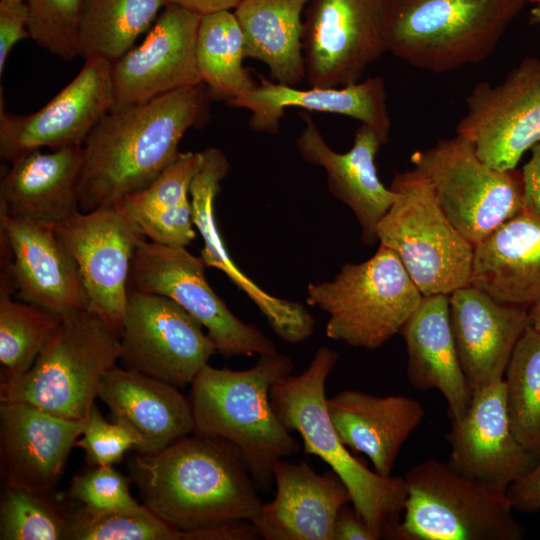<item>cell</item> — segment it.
<instances>
[{
    "mask_svg": "<svg viewBox=\"0 0 540 540\" xmlns=\"http://www.w3.org/2000/svg\"><path fill=\"white\" fill-rule=\"evenodd\" d=\"M211 99L199 84L108 112L83 144L81 212L114 205L151 184L180 153L184 134L207 122Z\"/></svg>",
    "mask_w": 540,
    "mask_h": 540,
    "instance_id": "6da1fadb",
    "label": "cell"
},
{
    "mask_svg": "<svg viewBox=\"0 0 540 540\" xmlns=\"http://www.w3.org/2000/svg\"><path fill=\"white\" fill-rule=\"evenodd\" d=\"M128 469L142 503L181 532L239 519L256 524L261 516L243 454L222 437L193 432L159 452L138 453Z\"/></svg>",
    "mask_w": 540,
    "mask_h": 540,
    "instance_id": "7a4b0ae2",
    "label": "cell"
},
{
    "mask_svg": "<svg viewBox=\"0 0 540 540\" xmlns=\"http://www.w3.org/2000/svg\"><path fill=\"white\" fill-rule=\"evenodd\" d=\"M338 360L336 351L320 347L303 373L273 384V410L287 430L300 434L304 451L321 458L344 482L351 504L374 540L399 539L400 515L407 499L405 479L370 470L340 441L330 420L325 386Z\"/></svg>",
    "mask_w": 540,
    "mask_h": 540,
    "instance_id": "3957f363",
    "label": "cell"
},
{
    "mask_svg": "<svg viewBox=\"0 0 540 540\" xmlns=\"http://www.w3.org/2000/svg\"><path fill=\"white\" fill-rule=\"evenodd\" d=\"M293 370L290 357L274 352L260 355L246 370L207 364L191 384L188 399L194 432L222 437L238 446L258 487L271 484L277 462L300 450L270 400L273 384Z\"/></svg>",
    "mask_w": 540,
    "mask_h": 540,
    "instance_id": "277c9868",
    "label": "cell"
},
{
    "mask_svg": "<svg viewBox=\"0 0 540 540\" xmlns=\"http://www.w3.org/2000/svg\"><path fill=\"white\" fill-rule=\"evenodd\" d=\"M523 0H391L388 51L435 73L486 59Z\"/></svg>",
    "mask_w": 540,
    "mask_h": 540,
    "instance_id": "5b68a950",
    "label": "cell"
},
{
    "mask_svg": "<svg viewBox=\"0 0 540 540\" xmlns=\"http://www.w3.org/2000/svg\"><path fill=\"white\" fill-rule=\"evenodd\" d=\"M120 354V334L92 311H79L62 318L22 378L0 387V402H23L61 418L86 420Z\"/></svg>",
    "mask_w": 540,
    "mask_h": 540,
    "instance_id": "8992f818",
    "label": "cell"
},
{
    "mask_svg": "<svg viewBox=\"0 0 540 540\" xmlns=\"http://www.w3.org/2000/svg\"><path fill=\"white\" fill-rule=\"evenodd\" d=\"M422 297L397 254L379 245L368 260L344 264L332 281L310 283L306 300L328 313V338L375 350L399 334Z\"/></svg>",
    "mask_w": 540,
    "mask_h": 540,
    "instance_id": "52a82bcc",
    "label": "cell"
},
{
    "mask_svg": "<svg viewBox=\"0 0 540 540\" xmlns=\"http://www.w3.org/2000/svg\"><path fill=\"white\" fill-rule=\"evenodd\" d=\"M407 499L399 526L404 540H520L504 489L465 476L447 462L428 459L404 477Z\"/></svg>",
    "mask_w": 540,
    "mask_h": 540,
    "instance_id": "ba28073f",
    "label": "cell"
},
{
    "mask_svg": "<svg viewBox=\"0 0 540 540\" xmlns=\"http://www.w3.org/2000/svg\"><path fill=\"white\" fill-rule=\"evenodd\" d=\"M395 199L378 225L380 245L393 250L423 296L450 295L469 285L474 247L439 206L415 168L394 175Z\"/></svg>",
    "mask_w": 540,
    "mask_h": 540,
    "instance_id": "9c48e42d",
    "label": "cell"
},
{
    "mask_svg": "<svg viewBox=\"0 0 540 540\" xmlns=\"http://www.w3.org/2000/svg\"><path fill=\"white\" fill-rule=\"evenodd\" d=\"M410 160L429 180L446 217L473 247L525 209L521 171L487 165L472 142L460 135L415 151Z\"/></svg>",
    "mask_w": 540,
    "mask_h": 540,
    "instance_id": "30bf717a",
    "label": "cell"
},
{
    "mask_svg": "<svg viewBox=\"0 0 540 540\" xmlns=\"http://www.w3.org/2000/svg\"><path fill=\"white\" fill-rule=\"evenodd\" d=\"M202 258L147 239L132 259L128 289L168 297L204 328L225 359L277 352L274 343L255 325L236 317L209 285Z\"/></svg>",
    "mask_w": 540,
    "mask_h": 540,
    "instance_id": "8fae6325",
    "label": "cell"
},
{
    "mask_svg": "<svg viewBox=\"0 0 540 540\" xmlns=\"http://www.w3.org/2000/svg\"><path fill=\"white\" fill-rule=\"evenodd\" d=\"M391 0H310L304 10L302 48L310 87L359 82L388 51Z\"/></svg>",
    "mask_w": 540,
    "mask_h": 540,
    "instance_id": "7c38bea8",
    "label": "cell"
},
{
    "mask_svg": "<svg viewBox=\"0 0 540 540\" xmlns=\"http://www.w3.org/2000/svg\"><path fill=\"white\" fill-rule=\"evenodd\" d=\"M122 368L177 388L191 385L216 348L203 326L174 300L128 291L120 331Z\"/></svg>",
    "mask_w": 540,
    "mask_h": 540,
    "instance_id": "4fadbf2b",
    "label": "cell"
},
{
    "mask_svg": "<svg viewBox=\"0 0 540 540\" xmlns=\"http://www.w3.org/2000/svg\"><path fill=\"white\" fill-rule=\"evenodd\" d=\"M456 134L498 170H513L540 143V59H524L495 86L478 83L466 99Z\"/></svg>",
    "mask_w": 540,
    "mask_h": 540,
    "instance_id": "5bb4252c",
    "label": "cell"
},
{
    "mask_svg": "<svg viewBox=\"0 0 540 540\" xmlns=\"http://www.w3.org/2000/svg\"><path fill=\"white\" fill-rule=\"evenodd\" d=\"M54 230L78 265L89 310L120 334L132 259L146 238L117 205L79 212Z\"/></svg>",
    "mask_w": 540,
    "mask_h": 540,
    "instance_id": "9a60e30c",
    "label": "cell"
},
{
    "mask_svg": "<svg viewBox=\"0 0 540 540\" xmlns=\"http://www.w3.org/2000/svg\"><path fill=\"white\" fill-rule=\"evenodd\" d=\"M112 62L90 57L80 72L46 105L16 115L0 107V156L12 162L32 150L83 146L114 103Z\"/></svg>",
    "mask_w": 540,
    "mask_h": 540,
    "instance_id": "2e32d148",
    "label": "cell"
},
{
    "mask_svg": "<svg viewBox=\"0 0 540 540\" xmlns=\"http://www.w3.org/2000/svg\"><path fill=\"white\" fill-rule=\"evenodd\" d=\"M201 16L167 4L140 45L112 64L111 111L202 83L196 59Z\"/></svg>",
    "mask_w": 540,
    "mask_h": 540,
    "instance_id": "e0dca14e",
    "label": "cell"
},
{
    "mask_svg": "<svg viewBox=\"0 0 540 540\" xmlns=\"http://www.w3.org/2000/svg\"><path fill=\"white\" fill-rule=\"evenodd\" d=\"M2 254L16 299L61 318L89 310L78 265L53 227L0 213Z\"/></svg>",
    "mask_w": 540,
    "mask_h": 540,
    "instance_id": "ac0fdd59",
    "label": "cell"
},
{
    "mask_svg": "<svg viewBox=\"0 0 540 540\" xmlns=\"http://www.w3.org/2000/svg\"><path fill=\"white\" fill-rule=\"evenodd\" d=\"M446 440L454 470L506 491L538 461L510 428L504 378L472 394L463 417L451 420Z\"/></svg>",
    "mask_w": 540,
    "mask_h": 540,
    "instance_id": "d6986e66",
    "label": "cell"
},
{
    "mask_svg": "<svg viewBox=\"0 0 540 540\" xmlns=\"http://www.w3.org/2000/svg\"><path fill=\"white\" fill-rule=\"evenodd\" d=\"M85 420L61 418L23 402H0L5 487L54 493Z\"/></svg>",
    "mask_w": 540,
    "mask_h": 540,
    "instance_id": "ffe728a7",
    "label": "cell"
},
{
    "mask_svg": "<svg viewBox=\"0 0 540 540\" xmlns=\"http://www.w3.org/2000/svg\"><path fill=\"white\" fill-rule=\"evenodd\" d=\"M229 167L222 150L207 148L201 152V162L190 185L193 223L203 240L200 257L206 267L223 272L255 303L279 338L292 344L300 343L314 332L313 316L302 304L262 289L242 272L226 248L216 221L215 200Z\"/></svg>",
    "mask_w": 540,
    "mask_h": 540,
    "instance_id": "44dd1931",
    "label": "cell"
},
{
    "mask_svg": "<svg viewBox=\"0 0 540 540\" xmlns=\"http://www.w3.org/2000/svg\"><path fill=\"white\" fill-rule=\"evenodd\" d=\"M301 116L305 127L296 140L298 152L305 161L326 171L329 192L353 211L363 243L374 245L379 241L378 225L395 199L394 191L380 181L375 162L386 141L361 123L351 149L338 153L325 142L313 119L305 112Z\"/></svg>",
    "mask_w": 540,
    "mask_h": 540,
    "instance_id": "7402d4cb",
    "label": "cell"
},
{
    "mask_svg": "<svg viewBox=\"0 0 540 540\" xmlns=\"http://www.w3.org/2000/svg\"><path fill=\"white\" fill-rule=\"evenodd\" d=\"M450 323L461 368L472 394L504 378L528 310L502 304L467 285L449 295Z\"/></svg>",
    "mask_w": 540,
    "mask_h": 540,
    "instance_id": "603a6c76",
    "label": "cell"
},
{
    "mask_svg": "<svg viewBox=\"0 0 540 540\" xmlns=\"http://www.w3.org/2000/svg\"><path fill=\"white\" fill-rule=\"evenodd\" d=\"M83 146L24 153L0 181V213L55 227L79 212Z\"/></svg>",
    "mask_w": 540,
    "mask_h": 540,
    "instance_id": "cb8c5ba5",
    "label": "cell"
},
{
    "mask_svg": "<svg viewBox=\"0 0 540 540\" xmlns=\"http://www.w3.org/2000/svg\"><path fill=\"white\" fill-rule=\"evenodd\" d=\"M276 494L263 504L255 524L265 540H333L339 510L351 503L344 482L332 470L318 474L306 462L280 460L274 467Z\"/></svg>",
    "mask_w": 540,
    "mask_h": 540,
    "instance_id": "d4e9b609",
    "label": "cell"
},
{
    "mask_svg": "<svg viewBox=\"0 0 540 540\" xmlns=\"http://www.w3.org/2000/svg\"><path fill=\"white\" fill-rule=\"evenodd\" d=\"M227 104L248 110L249 127L258 133L277 134L288 108L351 117L375 129L386 142L391 129L385 82L380 76L343 87L309 89L274 83L260 76L259 84Z\"/></svg>",
    "mask_w": 540,
    "mask_h": 540,
    "instance_id": "484cf974",
    "label": "cell"
},
{
    "mask_svg": "<svg viewBox=\"0 0 540 540\" xmlns=\"http://www.w3.org/2000/svg\"><path fill=\"white\" fill-rule=\"evenodd\" d=\"M179 388L148 375L114 366L103 377L98 397L112 421L131 428L135 451L152 454L194 432L191 404Z\"/></svg>",
    "mask_w": 540,
    "mask_h": 540,
    "instance_id": "4316f807",
    "label": "cell"
},
{
    "mask_svg": "<svg viewBox=\"0 0 540 540\" xmlns=\"http://www.w3.org/2000/svg\"><path fill=\"white\" fill-rule=\"evenodd\" d=\"M469 285L499 303H540V214L524 209L474 246Z\"/></svg>",
    "mask_w": 540,
    "mask_h": 540,
    "instance_id": "83f0119b",
    "label": "cell"
},
{
    "mask_svg": "<svg viewBox=\"0 0 540 540\" xmlns=\"http://www.w3.org/2000/svg\"><path fill=\"white\" fill-rule=\"evenodd\" d=\"M327 410L340 441L364 453L374 471L391 476L403 444L425 415L420 402L402 395L379 397L343 390L327 398Z\"/></svg>",
    "mask_w": 540,
    "mask_h": 540,
    "instance_id": "f1b7e54d",
    "label": "cell"
},
{
    "mask_svg": "<svg viewBox=\"0 0 540 540\" xmlns=\"http://www.w3.org/2000/svg\"><path fill=\"white\" fill-rule=\"evenodd\" d=\"M407 351V379L418 390H439L451 420L463 417L472 392L461 368L450 323L449 295L423 296L402 326Z\"/></svg>",
    "mask_w": 540,
    "mask_h": 540,
    "instance_id": "f546056e",
    "label": "cell"
},
{
    "mask_svg": "<svg viewBox=\"0 0 540 540\" xmlns=\"http://www.w3.org/2000/svg\"><path fill=\"white\" fill-rule=\"evenodd\" d=\"M201 162L200 152H180L147 187L116 204L152 242L187 247L195 239L190 185Z\"/></svg>",
    "mask_w": 540,
    "mask_h": 540,
    "instance_id": "4dcf8cb0",
    "label": "cell"
},
{
    "mask_svg": "<svg viewBox=\"0 0 540 540\" xmlns=\"http://www.w3.org/2000/svg\"><path fill=\"white\" fill-rule=\"evenodd\" d=\"M310 0H243L234 13L246 58L263 62L276 83L297 87L305 79L302 14Z\"/></svg>",
    "mask_w": 540,
    "mask_h": 540,
    "instance_id": "1f68e13d",
    "label": "cell"
},
{
    "mask_svg": "<svg viewBox=\"0 0 540 540\" xmlns=\"http://www.w3.org/2000/svg\"><path fill=\"white\" fill-rule=\"evenodd\" d=\"M167 0H82L78 15L81 56L112 63L152 27Z\"/></svg>",
    "mask_w": 540,
    "mask_h": 540,
    "instance_id": "d6a6232c",
    "label": "cell"
},
{
    "mask_svg": "<svg viewBox=\"0 0 540 540\" xmlns=\"http://www.w3.org/2000/svg\"><path fill=\"white\" fill-rule=\"evenodd\" d=\"M12 296L11 275L4 265L0 277V387L13 384L31 369L62 320Z\"/></svg>",
    "mask_w": 540,
    "mask_h": 540,
    "instance_id": "836d02e7",
    "label": "cell"
},
{
    "mask_svg": "<svg viewBox=\"0 0 540 540\" xmlns=\"http://www.w3.org/2000/svg\"><path fill=\"white\" fill-rule=\"evenodd\" d=\"M244 58V34L234 12L201 16L196 59L202 83L212 99L227 103L257 85L243 66Z\"/></svg>",
    "mask_w": 540,
    "mask_h": 540,
    "instance_id": "e575fe53",
    "label": "cell"
},
{
    "mask_svg": "<svg viewBox=\"0 0 540 540\" xmlns=\"http://www.w3.org/2000/svg\"><path fill=\"white\" fill-rule=\"evenodd\" d=\"M506 409L516 439L540 458V331L529 325L508 362Z\"/></svg>",
    "mask_w": 540,
    "mask_h": 540,
    "instance_id": "d590c367",
    "label": "cell"
},
{
    "mask_svg": "<svg viewBox=\"0 0 540 540\" xmlns=\"http://www.w3.org/2000/svg\"><path fill=\"white\" fill-rule=\"evenodd\" d=\"M182 532L146 505L95 511L70 509L65 540H181Z\"/></svg>",
    "mask_w": 540,
    "mask_h": 540,
    "instance_id": "8d00e7d4",
    "label": "cell"
},
{
    "mask_svg": "<svg viewBox=\"0 0 540 540\" xmlns=\"http://www.w3.org/2000/svg\"><path fill=\"white\" fill-rule=\"evenodd\" d=\"M69 508L54 493L5 487L0 502L1 540H65Z\"/></svg>",
    "mask_w": 540,
    "mask_h": 540,
    "instance_id": "74e56055",
    "label": "cell"
},
{
    "mask_svg": "<svg viewBox=\"0 0 540 540\" xmlns=\"http://www.w3.org/2000/svg\"><path fill=\"white\" fill-rule=\"evenodd\" d=\"M82 0H28L27 31L37 45L64 60L81 55L78 15Z\"/></svg>",
    "mask_w": 540,
    "mask_h": 540,
    "instance_id": "f35d334b",
    "label": "cell"
},
{
    "mask_svg": "<svg viewBox=\"0 0 540 540\" xmlns=\"http://www.w3.org/2000/svg\"><path fill=\"white\" fill-rule=\"evenodd\" d=\"M130 482L113 466H89L73 476L69 497L95 511L130 508L140 504L130 493Z\"/></svg>",
    "mask_w": 540,
    "mask_h": 540,
    "instance_id": "ab89813d",
    "label": "cell"
},
{
    "mask_svg": "<svg viewBox=\"0 0 540 540\" xmlns=\"http://www.w3.org/2000/svg\"><path fill=\"white\" fill-rule=\"evenodd\" d=\"M82 435L75 447L83 450L89 466H113L127 450H135L139 444L131 428L118 421H107L95 404L85 420Z\"/></svg>",
    "mask_w": 540,
    "mask_h": 540,
    "instance_id": "60d3db41",
    "label": "cell"
},
{
    "mask_svg": "<svg viewBox=\"0 0 540 540\" xmlns=\"http://www.w3.org/2000/svg\"><path fill=\"white\" fill-rule=\"evenodd\" d=\"M28 19L27 2H0V75H2L7 57L14 45L19 40L29 37Z\"/></svg>",
    "mask_w": 540,
    "mask_h": 540,
    "instance_id": "b9f144b4",
    "label": "cell"
},
{
    "mask_svg": "<svg viewBox=\"0 0 540 540\" xmlns=\"http://www.w3.org/2000/svg\"><path fill=\"white\" fill-rule=\"evenodd\" d=\"M261 538L255 523L239 519L203 529L184 531L181 540H256Z\"/></svg>",
    "mask_w": 540,
    "mask_h": 540,
    "instance_id": "7bdbcfd3",
    "label": "cell"
},
{
    "mask_svg": "<svg viewBox=\"0 0 540 540\" xmlns=\"http://www.w3.org/2000/svg\"><path fill=\"white\" fill-rule=\"evenodd\" d=\"M513 510L532 513L540 510V458L523 477L507 488Z\"/></svg>",
    "mask_w": 540,
    "mask_h": 540,
    "instance_id": "ee69618b",
    "label": "cell"
},
{
    "mask_svg": "<svg viewBox=\"0 0 540 540\" xmlns=\"http://www.w3.org/2000/svg\"><path fill=\"white\" fill-rule=\"evenodd\" d=\"M333 540H374V537L355 508L346 504L336 517Z\"/></svg>",
    "mask_w": 540,
    "mask_h": 540,
    "instance_id": "f6af8a7d",
    "label": "cell"
},
{
    "mask_svg": "<svg viewBox=\"0 0 540 540\" xmlns=\"http://www.w3.org/2000/svg\"><path fill=\"white\" fill-rule=\"evenodd\" d=\"M521 173L525 209L540 214V143L531 149V157Z\"/></svg>",
    "mask_w": 540,
    "mask_h": 540,
    "instance_id": "bcb514c9",
    "label": "cell"
},
{
    "mask_svg": "<svg viewBox=\"0 0 540 540\" xmlns=\"http://www.w3.org/2000/svg\"><path fill=\"white\" fill-rule=\"evenodd\" d=\"M242 1L243 0H167L168 4L177 5L200 16L236 9Z\"/></svg>",
    "mask_w": 540,
    "mask_h": 540,
    "instance_id": "7dc6e473",
    "label": "cell"
},
{
    "mask_svg": "<svg viewBox=\"0 0 540 540\" xmlns=\"http://www.w3.org/2000/svg\"><path fill=\"white\" fill-rule=\"evenodd\" d=\"M530 325L540 331V303L528 309Z\"/></svg>",
    "mask_w": 540,
    "mask_h": 540,
    "instance_id": "c3c4849f",
    "label": "cell"
},
{
    "mask_svg": "<svg viewBox=\"0 0 540 540\" xmlns=\"http://www.w3.org/2000/svg\"><path fill=\"white\" fill-rule=\"evenodd\" d=\"M530 21L532 24L540 25V1L534 3L530 12Z\"/></svg>",
    "mask_w": 540,
    "mask_h": 540,
    "instance_id": "681fc988",
    "label": "cell"
},
{
    "mask_svg": "<svg viewBox=\"0 0 540 540\" xmlns=\"http://www.w3.org/2000/svg\"><path fill=\"white\" fill-rule=\"evenodd\" d=\"M0 2H3V3H22V2H28V0H0Z\"/></svg>",
    "mask_w": 540,
    "mask_h": 540,
    "instance_id": "f907efd6",
    "label": "cell"
},
{
    "mask_svg": "<svg viewBox=\"0 0 540 540\" xmlns=\"http://www.w3.org/2000/svg\"><path fill=\"white\" fill-rule=\"evenodd\" d=\"M523 1H524L525 3H526V2H531V3L534 4V3H536V2H539L540 0H523Z\"/></svg>",
    "mask_w": 540,
    "mask_h": 540,
    "instance_id": "816d5d0a",
    "label": "cell"
}]
</instances>
